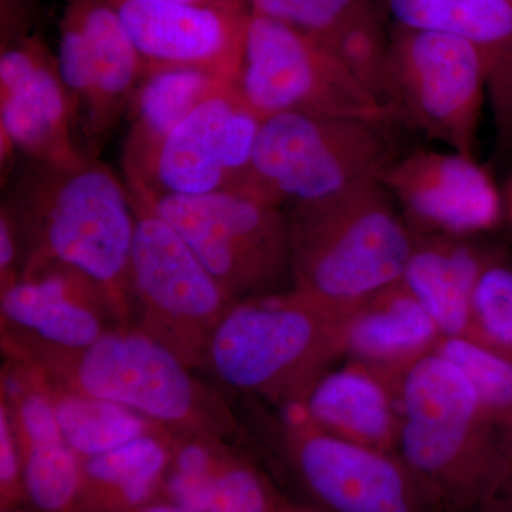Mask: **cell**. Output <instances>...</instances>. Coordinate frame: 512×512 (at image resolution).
I'll list each match as a JSON object with an SVG mask.
<instances>
[{"instance_id": "36", "label": "cell", "mask_w": 512, "mask_h": 512, "mask_svg": "<svg viewBox=\"0 0 512 512\" xmlns=\"http://www.w3.org/2000/svg\"><path fill=\"white\" fill-rule=\"evenodd\" d=\"M504 205L512 220V177L510 178V181H508L507 187H505Z\"/></svg>"}, {"instance_id": "10", "label": "cell", "mask_w": 512, "mask_h": 512, "mask_svg": "<svg viewBox=\"0 0 512 512\" xmlns=\"http://www.w3.org/2000/svg\"><path fill=\"white\" fill-rule=\"evenodd\" d=\"M390 107L454 153L474 158L483 110V62L473 43L396 26L389 40Z\"/></svg>"}, {"instance_id": "39", "label": "cell", "mask_w": 512, "mask_h": 512, "mask_svg": "<svg viewBox=\"0 0 512 512\" xmlns=\"http://www.w3.org/2000/svg\"><path fill=\"white\" fill-rule=\"evenodd\" d=\"M512 458V457H511Z\"/></svg>"}, {"instance_id": "27", "label": "cell", "mask_w": 512, "mask_h": 512, "mask_svg": "<svg viewBox=\"0 0 512 512\" xmlns=\"http://www.w3.org/2000/svg\"><path fill=\"white\" fill-rule=\"evenodd\" d=\"M323 46L328 47L380 103L392 110L389 40L384 39L375 10L353 20L323 43Z\"/></svg>"}, {"instance_id": "6", "label": "cell", "mask_w": 512, "mask_h": 512, "mask_svg": "<svg viewBox=\"0 0 512 512\" xmlns=\"http://www.w3.org/2000/svg\"><path fill=\"white\" fill-rule=\"evenodd\" d=\"M380 124L282 113L259 127L242 190L284 208L379 180L394 160Z\"/></svg>"}, {"instance_id": "34", "label": "cell", "mask_w": 512, "mask_h": 512, "mask_svg": "<svg viewBox=\"0 0 512 512\" xmlns=\"http://www.w3.org/2000/svg\"><path fill=\"white\" fill-rule=\"evenodd\" d=\"M131 512H190L184 508L177 507V505L168 503V501L158 500L154 503L144 505V507L137 508Z\"/></svg>"}, {"instance_id": "2", "label": "cell", "mask_w": 512, "mask_h": 512, "mask_svg": "<svg viewBox=\"0 0 512 512\" xmlns=\"http://www.w3.org/2000/svg\"><path fill=\"white\" fill-rule=\"evenodd\" d=\"M396 454L419 478L440 511L480 507L504 476L508 447L491 433L473 384L434 350L396 383Z\"/></svg>"}, {"instance_id": "4", "label": "cell", "mask_w": 512, "mask_h": 512, "mask_svg": "<svg viewBox=\"0 0 512 512\" xmlns=\"http://www.w3.org/2000/svg\"><path fill=\"white\" fill-rule=\"evenodd\" d=\"M292 288L350 315L402 284L416 239L379 180L292 205Z\"/></svg>"}, {"instance_id": "13", "label": "cell", "mask_w": 512, "mask_h": 512, "mask_svg": "<svg viewBox=\"0 0 512 512\" xmlns=\"http://www.w3.org/2000/svg\"><path fill=\"white\" fill-rule=\"evenodd\" d=\"M262 119L231 84L201 103L161 144L137 200L205 195L244 184Z\"/></svg>"}, {"instance_id": "1", "label": "cell", "mask_w": 512, "mask_h": 512, "mask_svg": "<svg viewBox=\"0 0 512 512\" xmlns=\"http://www.w3.org/2000/svg\"><path fill=\"white\" fill-rule=\"evenodd\" d=\"M23 252L22 278L67 265L106 293L120 326H130V262L136 210L127 185L94 158L45 164L18 158L2 181Z\"/></svg>"}, {"instance_id": "7", "label": "cell", "mask_w": 512, "mask_h": 512, "mask_svg": "<svg viewBox=\"0 0 512 512\" xmlns=\"http://www.w3.org/2000/svg\"><path fill=\"white\" fill-rule=\"evenodd\" d=\"M133 200L136 232L130 262L131 322L204 369L215 330L235 302L187 242L156 211Z\"/></svg>"}, {"instance_id": "17", "label": "cell", "mask_w": 512, "mask_h": 512, "mask_svg": "<svg viewBox=\"0 0 512 512\" xmlns=\"http://www.w3.org/2000/svg\"><path fill=\"white\" fill-rule=\"evenodd\" d=\"M0 325L2 340L80 350L120 323L93 279L55 264L0 292Z\"/></svg>"}, {"instance_id": "37", "label": "cell", "mask_w": 512, "mask_h": 512, "mask_svg": "<svg viewBox=\"0 0 512 512\" xmlns=\"http://www.w3.org/2000/svg\"><path fill=\"white\" fill-rule=\"evenodd\" d=\"M8 512H19V511L13 510V511H8Z\"/></svg>"}, {"instance_id": "22", "label": "cell", "mask_w": 512, "mask_h": 512, "mask_svg": "<svg viewBox=\"0 0 512 512\" xmlns=\"http://www.w3.org/2000/svg\"><path fill=\"white\" fill-rule=\"evenodd\" d=\"M174 431L83 458L79 512H131L161 498Z\"/></svg>"}, {"instance_id": "11", "label": "cell", "mask_w": 512, "mask_h": 512, "mask_svg": "<svg viewBox=\"0 0 512 512\" xmlns=\"http://www.w3.org/2000/svg\"><path fill=\"white\" fill-rule=\"evenodd\" d=\"M56 59L77 147L97 160L127 116L143 60L109 0H67Z\"/></svg>"}, {"instance_id": "3", "label": "cell", "mask_w": 512, "mask_h": 512, "mask_svg": "<svg viewBox=\"0 0 512 512\" xmlns=\"http://www.w3.org/2000/svg\"><path fill=\"white\" fill-rule=\"evenodd\" d=\"M6 359L30 363L57 382L121 404L181 434L238 433L234 410L171 350L134 326H116L89 348L63 350L2 340Z\"/></svg>"}, {"instance_id": "29", "label": "cell", "mask_w": 512, "mask_h": 512, "mask_svg": "<svg viewBox=\"0 0 512 512\" xmlns=\"http://www.w3.org/2000/svg\"><path fill=\"white\" fill-rule=\"evenodd\" d=\"M512 353V271L485 265L473 295V318L468 338Z\"/></svg>"}, {"instance_id": "8", "label": "cell", "mask_w": 512, "mask_h": 512, "mask_svg": "<svg viewBox=\"0 0 512 512\" xmlns=\"http://www.w3.org/2000/svg\"><path fill=\"white\" fill-rule=\"evenodd\" d=\"M137 201L181 235L234 301L292 284L288 214L278 205L242 190Z\"/></svg>"}, {"instance_id": "19", "label": "cell", "mask_w": 512, "mask_h": 512, "mask_svg": "<svg viewBox=\"0 0 512 512\" xmlns=\"http://www.w3.org/2000/svg\"><path fill=\"white\" fill-rule=\"evenodd\" d=\"M231 84L194 69L144 72L126 116L121 163L128 191L143 185L157 151L175 128L201 103Z\"/></svg>"}, {"instance_id": "23", "label": "cell", "mask_w": 512, "mask_h": 512, "mask_svg": "<svg viewBox=\"0 0 512 512\" xmlns=\"http://www.w3.org/2000/svg\"><path fill=\"white\" fill-rule=\"evenodd\" d=\"M483 262L471 249L446 239L414 244L402 285L426 309L441 338H468L473 295Z\"/></svg>"}, {"instance_id": "24", "label": "cell", "mask_w": 512, "mask_h": 512, "mask_svg": "<svg viewBox=\"0 0 512 512\" xmlns=\"http://www.w3.org/2000/svg\"><path fill=\"white\" fill-rule=\"evenodd\" d=\"M227 440L197 470H168L161 500L190 512L281 511L289 501Z\"/></svg>"}, {"instance_id": "28", "label": "cell", "mask_w": 512, "mask_h": 512, "mask_svg": "<svg viewBox=\"0 0 512 512\" xmlns=\"http://www.w3.org/2000/svg\"><path fill=\"white\" fill-rule=\"evenodd\" d=\"M251 12L326 43L340 29L375 10L373 0H248Z\"/></svg>"}, {"instance_id": "25", "label": "cell", "mask_w": 512, "mask_h": 512, "mask_svg": "<svg viewBox=\"0 0 512 512\" xmlns=\"http://www.w3.org/2000/svg\"><path fill=\"white\" fill-rule=\"evenodd\" d=\"M42 375L63 437L82 460L168 430L121 404L79 392L43 372Z\"/></svg>"}, {"instance_id": "30", "label": "cell", "mask_w": 512, "mask_h": 512, "mask_svg": "<svg viewBox=\"0 0 512 512\" xmlns=\"http://www.w3.org/2000/svg\"><path fill=\"white\" fill-rule=\"evenodd\" d=\"M26 501L23 461L8 406L0 399V510H16Z\"/></svg>"}, {"instance_id": "9", "label": "cell", "mask_w": 512, "mask_h": 512, "mask_svg": "<svg viewBox=\"0 0 512 512\" xmlns=\"http://www.w3.org/2000/svg\"><path fill=\"white\" fill-rule=\"evenodd\" d=\"M239 94L261 117L319 114L383 124L399 121L318 40L251 12Z\"/></svg>"}, {"instance_id": "26", "label": "cell", "mask_w": 512, "mask_h": 512, "mask_svg": "<svg viewBox=\"0 0 512 512\" xmlns=\"http://www.w3.org/2000/svg\"><path fill=\"white\" fill-rule=\"evenodd\" d=\"M436 352L457 366L473 384L494 423L512 426V362L471 338H441Z\"/></svg>"}, {"instance_id": "16", "label": "cell", "mask_w": 512, "mask_h": 512, "mask_svg": "<svg viewBox=\"0 0 512 512\" xmlns=\"http://www.w3.org/2000/svg\"><path fill=\"white\" fill-rule=\"evenodd\" d=\"M380 183L410 221L426 231L467 235L500 221L504 198L490 174L463 154L419 150L394 158Z\"/></svg>"}, {"instance_id": "21", "label": "cell", "mask_w": 512, "mask_h": 512, "mask_svg": "<svg viewBox=\"0 0 512 512\" xmlns=\"http://www.w3.org/2000/svg\"><path fill=\"white\" fill-rule=\"evenodd\" d=\"M301 407L306 417L326 433L396 453V393L392 384L359 363L326 372Z\"/></svg>"}, {"instance_id": "31", "label": "cell", "mask_w": 512, "mask_h": 512, "mask_svg": "<svg viewBox=\"0 0 512 512\" xmlns=\"http://www.w3.org/2000/svg\"><path fill=\"white\" fill-rule=\"evenodd\" d=\"M23 252L15 225L8 212L0 208V292L22 279Z\"/></svg>"}, {"instance_id": "5", "label": "cell", "mask_w": 512, "mask_h": 512, "mask_svg": "<svg viewBox=\"0 0 512 512\" xmlns=\"http://www.w3.org/2000/svg\"><path fill=\"white\" fill-rule=\"evenodd\" d=\"M348 319L293 288L241 299L215 330L204 369L228 389L282 409L302 404L346 355Z\"/></svg>"}, {"instance_id": "14", "label": "cell", "mask_w": 512, "mask_h": 512, "mask_svg": "<svg viewBox=\"0 0 512 512\" xmlns=\"http://www.w3.org/2000/svg\"><path fill=\"white\" fill-rule=\"evenodd\" d=\"M0 151L2 174L18 158L67 164L83 158L56 55L42 37L2 36L0 52Z\"/></svg>"}, {"instance_id": "33", "label": "cell", "mask_w": 512, "mask_h": 512, "mask_svg": "<svg viewBox=\"0 0 512 512\" xmlns=\"http://www.w3.org/2000/svg\"><path fill=\"white\" fill-rule=\"evenodd\" d=\"M170 2L184 3V5L204 6V8H217L251 12L248 0H170Z\"/></svg>"}, {"instance_id": "18", "label": "cell", "mask_w": 512, "mask_h": 512, "mask_svg": "<svg viewBox=\"0 0 512 512\" xmlns=\"http://www.w3.org/2000/svg\"><path fill=\"white\" fill-rule=\"evenodd\" d=\"M6 406L22 453L26 503L36 512H79L82 458L64 439L49 394L22 383Z\"/></svg>"}, {"instance_id": "32", "label": "cell", "mask_w": 512, "mask_h": 512, "mask_svg": "<svg viewBox=\"0 0 512 512\" xmlns=\"http://www.w3.org/2000/svg\"><path fill=\"white\" fill-rule=\"evenodd\" d=\"M480 512H512V461L494 490L478 507Z\"/></svg>"}, {"instance_id": "12", "label": "cell", "mask_w": 512, "mask_h": 512, "mask_svg": "<svg viewBox=\"0 0 512 512\" xmlns=\"http://www.w3.org/2000/svg\"><path fill=\"white\" fill-rule=\"evenodd\" d=\"M282 450L323 512H441L402 458L316 427L301 404L284 407Z\"/></svg>"}, {"instance_id": "15", "label": "cell", "mask_w": 512, "mask_h": 512, "mask_svg": "<svg viewBox=\"0 0 512 512\" xmlns=\"http://www.w3.org/2000/svg\"><path fill=\"white\" fill-rule=\"evenodd\" d=\"M126 26L144 72L194 69L235 83L251 12L170 0H109Z\"/></svg>"}, {"instance_id": "38", "label": "cell", "mask_w": 512, "mask_h": 512, "mask_svg": "<svg viewBox=\"0 0 512 512\" xmlns=\"http://www.w3.org/2000/svg\"><path fill=\"white\" fill-rule=\"evenodd\" d=\"M510 2H512V0H510Z\"/></svg>"}, {"instance_id": "20", "label": "cell", "mask_w": 512, "mask_h": 512, "mask_svg": "<svg viewBox=\"0 0 512 512\" xmlns=\"http://www.w3.org/2000/svg\"><path fill=\"white\" fill-rule=\"evenodd\" d=\"M440 339L429 313L399 284L350 313L346 355L393 384Z\"/></svg>"}, {"instance_id": "35", "label": "cell", "mask_w": 512, "mask_h": 512, "mask_svg": "<svg viewBox=\"0 0 512 512\" xmlns=\"http://www.w3.org/2000/svg\"><path fill=\"white\" fill-rule=\"evenodd\" d=\"M279 512H323L319 508L313 507V505L295 504L289 501Z\"/></svg>"}]
</instances>
